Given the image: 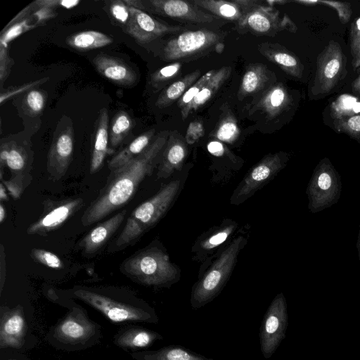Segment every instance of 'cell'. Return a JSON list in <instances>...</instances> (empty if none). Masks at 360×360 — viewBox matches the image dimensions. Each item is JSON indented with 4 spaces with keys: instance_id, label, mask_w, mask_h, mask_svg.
Returning a JSON list of instances; mask_svg holds the SVG:
<instances>
[{
    "instance_id": "57",
    "label": "cell",
    "mask_w": 360,
    "mask_h": 360,
    "mask_svg": "<svg viewBox=\"0 0 360 360\" xmlns=\"http://www.w3.org/2000/svg\"><path fill=\"white\" fill-rule=\"evenodd\" d=\"M6 217V211L2 203L0 204V223L2 224Z\"/></svg>"
},
{
    "instance_id": "2",
    "label": "cell",
    "mask_w": 360,
    "mask_h": 360,
    "mask_svg": "<svg viewBox=\"0 0 360 360\" xmlns=\"http://www.w3.org/2000/svg\"><path fill=\"white\" fill-rule=\"evenodd\" d=\"M67 297L80 300L115 323L141 322L158 323L153 307L129 289L114 286H75L65 292Z\"/></svg>"
},
{
    "instance_id": "28",
    "label": "cell",
    "mask_w": 360,
    "mask_h": 360,
    "mask_svg": "<svg viewBox=\"0 0 360 360\" xmlns=\"http://www.w3.org/2000/svg\"><path fill=\"white\" fill-rule=\"evenodd\" d=\"M266 67L260 63L250 65L244 73L238 90V99L242 101L247 96L254 94L266 85L268 77Z\"/></svg>"
},
{
    "instance_id": "16",
    "label": "cell",
    "mask_w": 360,
    "mask_h": 360,
    "mask_svg": "<svg viewBox=\"0 0 360 360\" xmlns=\"http://www.w3.org/2000/svg\"><path fill=\"white\" fill-rule=\"evenodd\" d=\"M129 19L125 31L138 44H148L168 34L179 32L184 27L164 24L153 18L143 11L129 6Z\"/></svg>"
},
{
    "instance_id": "46",
    "label": "cell",
    "mask_w": 360,
    "mask_h": 360,
    "mask_svg": "<svg viewBox=\"0 0 360 360\" xmlns=\"http://www.w3.org/2000/svg\"><path fill=\"white\" fill-rule=\"evenodd\" d=\"M349 44L352 60H354L360 51V17L351 24Z\"/></svg>"
},
{
    "instance_id": "56",
    "label": "cell",
    "mask_w": 360,
    "mask_h": 360,
    "mask_svg": "<svg viewBox=\"0 0 360 360\" xmlns=\"http://www.w3.org/2000/svg\"><path fill=\"white\" fill-rule=\"evenodd\" d=\"M1 360H30V359L22 354H11L10 356H6L5 359L1 358Z\"/></svg>"
},
{
    "instance_id": "3",
    "label": "cell",
    "mask_w": 360,
    "mask_h": 360,
    "mask_svg": "<svg viewBox=\"0 0 360 360\" xmlns=\"http://www.w3.org/2000/svg\"><path fill=\"white\" fill-rule=\"evenodd\" d=\"M55 302L68 309L67 313L50 327L45 340L56 349L72 352L84 350L101 343V326L89 316L87 311L72 299L53 294Z\"/></svg>"
},
{
    "instance_id": "39",
    "label": "cell",
    "mask_w": 360,
    "mask_h": 360,
    "mask_svg": "<svg viewBox=\"0 0 360 360\" xmlns=\"http://www.w3.org/2000/svg\"><path fill=\"white\" fill-rule=\"evenodd\" d=\"M333 124L337 131L345 134L360 143V114L335 120Z\"/></svg>"
},
{
    "instance_id": "31",
    "label": "cell",
    "mask_w": 360,
    "mask_h": 360,
    "mask_svg": "<svg viewBox=\"0 0 360 360\" xmlns=\"http://www.w3.org/2000/svg\"><path fill=\"white\" fill-rule=\"evenodd\" d=\"M112 41L113 39L110 37L94 30L75 33L66 39V43L69 46L79 51H88L104 47Z\"/></svg>"
},
{
    "instance_id": "35",
    "label": "cell",
    "mask_w": 360,
    "mask_h": 360,
    "mask_svg": "<svg viewBox=\"0 0 360 360\" xmlns=\"http://www.w3.org/2000/svg\"><path fill=\"white\" fill-rule=\"evenodd\" d=\"M236 228L234 222L227 224L209 235L201 240L199 245L200 250L202 252L210 253L217 247L224 243L232 234Z\"/></svg>"
},
{
    "instance_id": "30",
    "label": "cell",
    "mask_w": 360,
    "mask_h": 360,
    "mask_svg": "<svg viewBox=\"0 0 360 360\" xmlns=\"http://www.w3.org/2000/svg\"><path fill=\"white\" fill-rule=\"evenodd\" d=\"M200 70H196L186 75L165 88L156 101V106L163 108L181 98L185 92L198 79Z\"/></svg>"
},
{
    "instance_id": "48",
    "label": "cell",
    "mask_w": 360,
    "mask_h": 360,
    "mask_svg": "<svg viewBox=\"0 0 360 360\" xmlns=\"http://www.w3.org/2000/svg\"><path fill=\"white\" fill-rule=\"evenodd\" d=\"M12 64L13 60L8 55V47L0 44V82L1 85L8 77Z\"/></svg>"
},
{
    "instance_id": "42",
    "label": "cell",
    "mask_w": 360,
    "mask_h": 360,
    "mask_svg": "<svg viewBox=\"0 0 360 360\" xmlns=\"http://www.w3.org/2000/svg\"><path fill=\"white\" fill-rule=\"evenodd\" d=\"M25 103L30 112L34 115L39 114L45 106V96L41 91L32 89L26 95Z\"/></svg>"
},
{
    "instance_id": "10",
    "label": "cell",
    "mask_w": 360,
    "mask_h": 360,
    "mask_svg": "<svg viewBox=\"0 0 360 360\" xmlns=\"http://www.w3.org/2000/svg\"><path fill=\"white\" fill-rule=\"evenodd\" d=\"M221 39L222 35L209 30L186 31L167 41L162 58L166 60H177L194 57L218 46Z\"/></svg>"
},
{
    "instance_id": "50",
    "label": "cell",
    "mask_w": 360,
    "mask_h": 360,
    "mask_svg": "<svg viewBox=\"0 0 360 360\" xmlns=\"http://www.w3.org/2000/svg\"><path fill=\"white\" fill-rule=\"evenodd\" d=\"M204 134L202 124L200 122H193L189 124L186 134V141L189 144L197 142Z\"/></svg>"
},
{
    "instance_id": "51",
    "label": "cell",
    "mask_w": 360,
    "mask_h": 360,
    "mask_svg": "<svg viewBox=\"0 0 360 360\" xmlns=\"http://www.w3.org/2000/svg\"><path fill=\"white\" fill-rule=\"evenodd\" d=\"M207 149L210 153L214 155H221L224 153V146L218 141H212L207 145Z\"/></svg>"
},
{
    "instance_id": "53",
    "label": "cell",
    "mask_w": 360,
    "mask_h": 360,
    "mask_svg": "<svg viewBox=\"0 0 360 360\" xmlns=\"http://www.w3.org/2000/svg\"><path fill=\"white\" fill-rule=\"evenodd\" d=\"M352 91L355 96L360 98V75L352 82Z\"/></svg>"
},
{
    "instance_id": "41",
    "label": "cell",
    "mask_w": 360,
    "mask_h": 360,
    "mask_svg": "<svg viewBox=\"0 0 360 360\" xmlns=\"http://www.w3.org/2000/svg\"><path fill=\"white\" fill-rule=\"evenodd\" d=\"M216 70H211L200 77L179 98L178 102L179 107L184 108L191 103L199 94L202 87L207 83L211 77L215 73Z\"/></svg>"
},
{
    "instance_id": "54",
    "label": "cell",
    "mask_w": 360,
    "mask_h": 360,
    "mask_svg": "<svg viewBox=\"0 0 360 360\" xmlns=\"http://www.w3.org/2000/svg\"><path fill=\"white\" fill-rule=\"evenodd\" d=\"M80 2L78 0H60V7L70 9L77 6Z\"/></svg>"
},
{
    "instance_id": "11",
    "label": "cell",
    "mask_w": 360,
    "mask_h": 360,
    "mask_svg": "<svg viewBox=\"0 0 360 360\" xmlns=\"http://www.w3.org/2000/svg\"><path fill=\"white\" fill-rule=\"evenodd\" d=\"M74 151V129L71 120L62 118L58 124L48 153L47 171L51 178L59 180L66 174Z\"/></svg>"
},
{
    "instance_id": "27",
    "label": "cell",
    "mask_w": 360,
    "mask_h": 360,
    "mask_svg": "<svg viewBox=\"0 0 360 360\" xmlns=\"http://www.w3.org/2000/svg\"><path fill=\"white\" fill-rule=\"evenodd\" d=\"M155 131V130L152 129L141 134L113 156L108 162L110 171L112 172L120 168L141 154L151 143Z\"/></svg>"
},
{
    "instance_id": "49",
    "label": "cell",
    "mask_w": 360,
    "mask_h": 360,
    "mask_svg": "<svg viewBox=\"0 0 360 360\" xmlns=\"http://www.w3.org/2000/svg\"><path fill=\"white\" fill-rule=\"evenodd\" d=\"M56 15V13L53 8L48 7L37 8L36 6L34 11L31 14V17L32 18H34V22L37 25L46 22L47 20L54 18Z\"/></svg>"
},
{
    "instance_id": "14",
    "label": "cell",
    "mask_w": 360,
    "mask_h": 360,
    "mask_svg": "<svg viewBox=\"0 0 360 360\" xmlns=\"http://www.w3.org/2000/svg\"><path fill=\"white\" fill-rule=\"evenodd\" d=\"M238 28L255 34L272 35L283 30L297 31L288 15L281 17L278 11L262 5L245 13L238 21Z\"/></svg>"
},
{
    "instance_id": "8",
    "label": "cell",
    "mask_w": 360,
    "mask_h": 360,
    "mask_svg": "<svg viewBox=\"0 0 360 360\" xmlns=\"http://www.w3.org/2000/svg\"><path fill=\"white\" fill-rule=\"evenodd\" d=\"M346 73V58L340 44L330 40L316 59V70L312 82L313 96L330 93Z\"/></svg>"
},
{
    "instance_id": "52",
    "label": "cell",
    "mask_w": 360,
    "mask_h": 360,
    "mask_svg": "<svg viewBox=\"0 0 360 360\" xmlns=\"http://www.w3.org/2000/svg\"><path fill=\"white\" fill-rule=\"evenodd\" d=\"M124 4L129 7H132L141 11L146 9L143 2L140 0H123Z\"/></svg>"
},
{
    "instance_id": "60",
    "label": "cell",
    "mask_w": 360,
    "mask_h": 360,
    "mask_svg": "<svg viewBox=\"0 0 360 360\" xmlns=\"http://www.w3.org/2000/svg\"><path fill=\"white\" fill-rule=\"evenodd\" d=\"M356 248L358 252V257H359V261L360 264V224H359V235L357 238V242H356Z\"/></svg>"
},
{
    "instance_id": "6",
    "label": "cell",
    "mask_w": 360,
    "mask_h": 360,
    "mask_svg": "<svg viewBox=\"0 0 360 360\" xmlns=\"http://www.w3.org/2000/svg\"><path fill=\"white\" fill-rule=\"evenodd\" d=\"M244 240L242 236L235 238L193 285L190 300L193 309L204 307L220 293L229 278Z\"/></svg>"
},
{
    "instance_id": "12",
    "label": "cell",
    "mask_w": 360,
    "mask_h": 360,
    "mask_svg": "<svg viewBox=\"0 0 360 360\" xmlns=\"http://www.w3.org/2000/svg\"><path fill=\"white\" fill-rule=\"evenodd\" d=\"M287 161V154L283 153L266 156L245 176L231 199V204L238 205L247 200L273 179L285 166Z\"/></svg>"
},
{
    "instance_id": "45",
    "label": "cell",
    "mask_w": 360,
    "mask_h": 360,
    "mask_svg": "<svg viewBox=\"0 0 360 360\" xmlns=\"http://www.w3.org/2000/svg\"><path fill=\"white\" fill-rule=\"evenodd\" d=\"M319 4L334 8L338 15L340 22L346 24L350 20L352 15L351 4L348 2L333 1H319Z\"/></svg>"
},
{
    "instance_id": "19",
    "label": "cell",
    "mask_w": 360,
    "mask_h": 360,
    "mask_svg": "<svg viewBox=\"0 0 360 360\" xmlns=\"http://www.w3.org/2000/svg\"><path fill=\"white\" fill-rule=\"evenodd\" d=\"M92 63L100 75L116 85L130 86L138 80L134 70L119 58L99 53L93 58Z\"/></svg>"
},
{
    "instance_id": "5",
    "label": "cell",
    "mask_w": 360,
    "mask_h": 360,
    "mask_svg": "<svg viewBox=\"0 0 360 360\" xmlns=\"http://www.w3.org/2000/svg\"><path fill=\"white\" fill-rule=\"evenodd\" d=\"M121 271L139 284L167 287L179 279V270L169 256L156 247L141 250L123 261Z\"/></svg>"
},
{
    "instance_id": "59",
    "label": "cell",
    "mask_w": 360,
    "mask_h": 360,
    "mask_svg": "<svg viewBox=\"0 0 360 360\" xmlns=\"http://www.w3.org/2000/svg\"><path fill=\"white\" fill-rule=\"evenodd\" d=\"M352 66L354 69L360 68V51L357 56L354 60H352Z\"/></svg>"
},
{
    "instance_id": "44",
    "label": "cell",
    "mask_w": 360,
    "mask_h": 360,
    "mask_svg": "<svg viewBox=\"0 0 360 360\" xmlns=\"http://www.w3.org/2000/svg\"><path fill=\"white\" fill-rule=\"evenodd\" d=\"M25 174H16L13 178L4 181L1 180L9 194L14 198L18 199L24 190Z\"/></svg>"
},
{
    "instance_id": "1",
    "label": "cell",
    "mask_w": 360,
    "mask_h": 360,
    "mask_svg": "<svg viewBox=\"0 0 360 360\" xmlns=\"http://www.w3.org/2000/svg\"><path fill=\"white\" fill-rule=\"evenodd\" d=\"M169 133L167 130L160 131L141 154L110 172L105 185L82 214L83 226L99 221L132 198L139 184L159 164Z\"/></svg>"
},
{
    "instance_id": "26",
    "label": "cell",
    "mask_w": 360,
    "mask_h": 360,
    "mask_svg": "<svg viewBox=\"0 0 360 360\" xmlns=\"http://www.w3.org/2000/svg\"><path fill=\"white\" fill-rule=\"evenodd\" d=\"M291 103V97L282 84L271 86L263 95L257 107L270 118H274L287 110Z\"/></svg>"
},
{
    "instance_id": "47",
    "label": "cell",
    "mask_w": 360,
    "mask_h": 360,
    "mask_svg": "<svg viewBox=\"0 0 360 360\" xmlns=\"http://www.w3.org/2000/svg\"><path fill=\"white\" fill-rule=\"evenodd\" d=\"M48 79L46 78H42L34 82H31L21 86H18L14 88H11L10 89H6L5 91H1L0 95V103L2 104L4 102L7 101L8 98L15 96L17 94H19L22 92H24L27 90L32 89V87L38 85L39 84H42L45 82Z\"/></svg>"
},
{
    "instance_id": "22",
    "label": "cell",
    "mask_w": 360,
    "mask_h": 360,
    "mask_svg": "<svg viewBox=\"0 0 360 360\" xmlns=\"http://www.w3.org/2000/svg\"><path fill=\"white\" fill-rule=\"evenodd\" d=\"M259 52L272 63L276 64L287 74L300 79L304 67L300 59L285 47L278 44L265 42L258 46Z\"/></svg>"
},
{
    "instance_id": "20",
    "label": "cell",
    "mask_w": 360,
    "mask_h": 360,
    "mask_svg": "<svg viewBox=\"0 0 360 360\" xmlns=\"http://www.w3.org/2000/svg\"><path fill=\"white\" fill-rule=\"evenodd\" d=\"M162 339L156 331L139 326H127L117 331L112 342L123 350L134 352L144 350Z\"/></svg>"
},
{
    "instance_id": "32",
    "label": "cell",
    "mask_w": 360,
    "mask_h": 360,
    "mask_svg": "<svg viewBox=\"0 0 360 360\" xmlns=\"http://www.w3.org/2000/svg\"><path fill=\"white\" fill-rule=\"evenodd\" d=\"M191 2L198 8H203L220 18L240 20L243 16L241 8L233 0H193Z\"/></svg>"
},
{
    "instance_id": "38",
    "label": "cell",
    "mask_w": 360,
    "mask_h": 360,
    "mask_svg": "<svg viewBox=\"0 0 360 360\" xmlns=\"http://www.w3.org/2000/svg\"><path fill=\"white\" fill-rule=\"evenodd\" d=\"M181 68V63H174L158 70L151 75V86L157 91L161 89L168 82L179 75Z\"/></svg>"
},
{
    "instance_id": "58",
    "label": "cell",
    "mask_w": 360,
    "mask_h": 360,
    "mask_svg": "<svg viewBox=\"0 0 360 360\" xmlns=\"http://www.w3.org/2000/svg\"><path fill=\"white\" fill-rule=\"evenodd\" d=\"M294 2H296V3H298V4H303V5H305V6H314L316 4H319V1H307V0H304V1H294Z\"/></svg>"
},
{
    "instance_id": "21",
    "label": "cell",
    "mask_w": 360,
    "mask_h": 360,
    "mask_svg": "<svg viewBox=\"0 0 360 360\" xmlns=\"http://www.w3.org/2000/svg\"><path fill=\"white\" fill-rule=\"evenodd\" d=\"M186 146L183 136L177 131L169 133L167 144L158 164V178H167L180 169L186 156Z\"/></svg>"
},
{
    "instance_id": "17",
    "label": "cell",
    "mask_w": 360,
    "mask_h": 360,
    "mask_svg": "<svg viewBox=\"0 0 360 360\" xmlns=\"http://www.w3.org/2000/svg\"><path fill=\"white\" fill-rule=\"evenodd\" d=\"M154 13L193 23H210L220 19L200 9L191 1L181 0H150Z\"/></svg>"
},
{
    "instance_id": "15",
    "label": "cell",
    "mask_w": 360,
    "mask_h": 360,
    "mask_svg": "<svg viewBox=\"0 0 360 360\" xmlns=\"http://www.w3.org/2000/svg\"><path fill=\"white\" fill-rule=\"evenodd\" d=\"M28 326L23 307L0 309V348L21 349L27 344Z\"/></svg>"
},
{
    "instance_id": "37",
    "label": "cell",
    "mask_w": 360,
    "mask_h": 360,
    "mask_svg": "<svg viewBox=\"0 0 360 360\" xmlns=\"http://www.w3.org/2000/svg\"><path fill=\"white\" fill-rule=\"evenodd\" d=\"M239 133L236 119L231 115H229L219 122L214 136L220 141L231 143L237 139Z\"/></svg>"
},
{
    "instance_id": "9",
    "label": "cell",
    "mask_w": 360,
    "mask_h": 360,
    "mask_svg": "<svg viewBox=\"0 0 360 360\" xmlns=\"http://www.w3.org/2000/svg\"><path fill=\"white\" fill-rule=\"evenodd\" d=\"M288 326L287 302L280 292L269 304L259 328L260 349L265 359H269L285 339Z\"/></svg>"
},
{
    "instance_id": "7",
    "label": "cell",
    "mask_w": 360,
    "mask_h": 360,
    "mask_svg": "<svg viewBox=\"0 0 360 360\" xmlns=\"http://www.w3.org/2000/svg\"><path fill=\"white\" fill-rule=\"evenodd\" d=\"M341 190L339 172L328 158L321 160L313 171L306 191L309 210L317 213L336 204Z\"/></svg>"
},
{
    "instance_id": "36",
    "label": "cell",
    "mask_w": 360,
    "mask_h": 360,
    "mask_svg": "<svg viewBox=\"0 0 360 360\" xmlns=\"http://www.w3.org/2000/svg\"><path fill=\"white\" fill-rule=\"evenodd\" d=\"M31 15L11 25H6L1 32L0 44L8 47V44L21 35L22 34L32 30L37 27L36 25L32 24Z\"/></svg>"
},
{
    "instance_id": "55",
    "label": "cell",
    "mask_w": 360,
    "mask_h": 360,
    "mask_svg": "<svg viewBox=\"0 0 360 360\" xmlns=\"http://www.w3.org/2000/svg\"><path fill=\"white\" fill-rule=\"evenodd\" d=\"M6 187L4 186V184L1 182L0 184V200L1 201H8V196L6 191Z\"/></svg>"
},
{
    "instance_id": "43",
    "label": "cell",
    "mask_w": 360,
    "mask_h": 360,
    "mask_svg": "<svg viewBox=\"0 0 360 360\" xmlns=\"http://www.w3.org/2000/svg\"><path fill=\"white\" fill-rule=\"evenodd\" d=\"M111 16L119 23L126 25L129 19V10L123 0H117L111 2L110 5Z\"/></svg>"
},
{
    "instance_id": "4",
    "label": "cell",
    "mask_w": 360,
    "mask_h": 360,
    "mask_svg": "<svg viewBox=\"0 0 360 360\" xmlns=\"http://www.w3.org/2000/svg\"><path fill=\"white\" fill-rule=\"evenodd\" d=\"M179 188L180 181L174 180L134 209L119 236L109 246L108 252L120 251L131 245L155 225L169 210Z\"/></svg>"
},
{
    "instance_id": "29",
    "label": "cell",
    "mask_w": 360,
    "mask_h": 360,
    "mask_svg": "<svg viewBox=\"0 0 360 360\" xmlns=\"http://www.w3.org/2000/svg\"><path fill=\"white\" fill-rule=\"evenodd\" d=\"M25 150L15 141L2 143L0 148L1 169L7 167L15 175L23 174L27 166Z\"/></svg>"
},
{
    "instance_id": "40",
    "label": "cell",
    "mask_w": 360,
    "mask_h": 360,
    "mask_svg": "<svg viewBox=\"0 0 360 360\" xmlns=\"http://www.w3.org/2000/svg\"><path fill=\"white\" fill-rule=\"evenodd\" d=\"M30 255L35 262L49 268L61 269L64 267L61 259L51 251L41 248H33L31 250Z\"/></svg>"
},
{
    "instance_id": "13",
    "label": "cell",
    "mask_w": 360,
    "mask_h": 360,
    "mask_svg": "<svg viewBox=\"0 0 360 360\" xmlns=\"http://www.w3.org/2000/svg\"><path fill=\"white\" fill-rule=\"evenodd\" d=\"M81 198H68L60 201L47 200L42 214L27 229L29 235L46 236L60 228L73 216L83 205Z\"/></svg>"
},
{
    "instance_id": "25",
    "label": "cell",
    "mask_w": 360,
    "mask_h": 360,
    "mask_svg": "<svg viewBox=\"0 0 360 360\" xmlns=\"http://www.w3.org/2000/svg\"><path fill=\"white\" fill-rule=\"evenodd\" d=\"M231 72L230 66L222 67L216 70L214 75L202 87L195 98L181 109V117L185 120L193 111H195L206 103L213 95L219 90Z\"/></svg>"
},
{
    "instance_id": "18",
    "label": "cell",
    "mask_w": 360,
    "mask_h": 360,
    "mask_svg": "<svg viewBox=\"0 0 360 360\" xmlns=\"http://www.w3.org/2000/svg\"><path fill=\"white\" fill-rule=\"evenodd\" d=\"M123 210L92 229L79 243V248L85 256L100 251L122 225L127 215Z\"/></svg>"
},
{
    "instance_id": "33",
    "label": "cell",
    "mask_w": 360,
    "mask_h": 360,
    "mask_svg": "<svg viewBox=\"0 0 360 360\" xmlns=\"http://www.w3.org/2000/svg\"><path fill=\"white\" fill-rule=\"evenodd\" d=\"M132 126V120L127 112L122 110L115 114L112 120L109 133L111 150L122 143Z\"/></svg>"
},
{
    "instance_id": "34",
    "label": "cell",
    "mask_w": 360,
    "mask_h": 360,
    "mask_svg": "<svg viewBox=\"0 0 360 360\" xmlns=\"http://www.w3.org/2000/svg\"><path fill=\"white\" fill-rule=\"evenodd\" d=\"M330 115L333 120L360 114V98L349 94H342L330 104Z\"/></svg>"
},
{
    "instance_id": "24",
    "label": "cell",
    "mask_w": 360,
    "mask_h": 360,
    "mask_svg": "<svg viewBox=\"0 0 360 360\" xmlns=\"http://www.w3.org/2000/svg\"><path fill=\"white\" fill-rule=\"evenodd\" d=\"M108 112L106 108L100 110L95 134L94 148L92 151L90 172L96 173L103 165L104 159L108 154L114 150L108 148Z\"/></svg>"
},
{
    "instance_id": "23",
    "label": "cell",
    "mask_w": 360,
    "mask_h": 360,
    "mask_svg": "<svg viewBox=\"0 0 360 360\" xmlns=\"http://www.w3.org/2000/svg\"><path fill=\"white\" fill-rule=\"evenodd\" d=\"M134 360H214L181 345H168L155 350L144 349L129 354Z\"/></svg>"
}]
</instances>
